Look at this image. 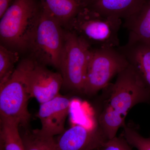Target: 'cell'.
<instances>
[{
  "instance_id": "cell-1",
  "label": "cell",
  "mask_w": 150,
  "mask_h": 150,
  "mask_svg": "<svg viewBox=\"0 0 150 150\" xmlns=\"http://www.w3.org/2000/svg\"><path fill=\"white\" fill-rule=\"evenodd\" d=\"M98 110V126L108 140L116 137L126 125L129 111L137 104L150 102V91L131 65L119 73L113 83L103 89Z\"/></svg>"
},
{
  "instance_id": "cell-2",
  "label": "cell",
  "mask_w": 150,
  "mask_h": 150,
  "mask_svg": "<svg viewBox=\"0 0 150 150\" xmlns=\"http://www.w3.org/2000/svg\"><path fill=\"white\" fill-rule=\"evenodd\" d=\"M40 14L33 0H14L1 17V44L16 51L28 48Z\"/></svg>"
},
{
  "instance_id": "cell-3",
  "label": "cell",
  "mask_w": 150,
  "mask_h": 150,
  "mask_svg": "<svg viewBox=\"0 0 150 150\" xmlns=\"http://www.w3.org/2000/svg\"><path fill=\"white\" fill-rule=\"evenodd\" d=\"M122 19L101 14L85 6L67 26L96 48H118L119 47V30Z\"/></svg>"
},
{
  "instance_id": "cell-4",
  "label": "cell",
  "mask_w": 150,
  "mask_h": 150,
  "mask_svg": "<svg viewBox=\"0 0 150 150\" xmlns=\"http://www.w3.org/2000/svg\"><path fill=\"white\" fill-rule=\"evenodd\" d=\"M33 60L25 59L19 64L12 74L0 85V115L18 121L20 126H28L31 115L28 109L30 98L27 84L28 71Z\"/></svg>"
},
{
  "instance_id": "cell-5",
  "label": "cell",
  "mask_w": 150,
  "mask_h": 150,
  "mask_svg": "<svg viewBox=\"0 0 150 150\" xmlns=\"http://www.w3.org/2000/svg\"><path fill=\"white\" fill-rule=\"evenodd\" d=\"M62 26L42 10L28 48L35 62L59 69L64 43L65 30Z\"/></svg>"
},
{
  "instance_id": "cell-6",
  "label": "cell",
  "mask_w": 150,
  "mask_h": 150,
  "mask_svg": "<svg viewBox=\"0 0 150 150\" xmlns=\"http://www.w3.org/2000/svg\"><path fill=\"white\" fill-rule=\"evenodd\" d=\"M124 54L118 48H91L88 63L83 93L94 95L109 83L129 66Z\"/></svg>"
},
{
  "instance_id": "cell-7",
  "label": "cell",
  "mask_w": 150,
  "mask_h": 150,
  "mask_svg": "<svg viewBox=\"0 0 150 150\" xmlns=\"http://www.w3.org/2000/svg\"><path fill=\"white\" fill-rule=\"evenodd\" d=\"M91 47L76 34L65 30L64 43L59 69L67 88L83 93Z\"/></svg>"
},
{
  "instance_id": "cell-8",
  "label": "cell",
  "mask_w": 150,
  "mask_h": 150,
  "mask_svg": "<svg viewBox=\"0 0 150 150\" xmlns=\"http://www.w3.org/2000/svg\"><path fill=\"white\" fill-rule=\"evenodd\" d=\"M64 81L60 73L48 70L43 65L33 60L28 71L27 84L31 98L40 104L59 95Z\"/></svg>"
},
{
  "instance_id": "cell-9",
  "label": "cell",
  "mask_w": 150,
  "mask_h": 150,
  "mask_svg": "<svg viewBox=\"0 0 150 150\" xmlns=\"http://www.w3.org/2000/svg\"><path fill=\"white\" fill-rule=\"evenodd\" d=\"M70 105V100L60 94L40 104L37 117L41 123V128L39 129L40 133L54 137L62 134L65 131Z\"/></svg>"
},
{
  "instance_id": "cell-10",
  "label": "cell",
  "mask_w": 150,
  "mask_h": 150,
  "mask_svg": "<svg viewBox=\"0 0 150 150\" xmlns=\"http://www.w3.org/2000/svg\"><path fill=\"white\" fill-rule=\"evenodd\" d=\"M108 139L100 128L76 125L65 130L56 139L58 150H97Z\"/></svg>"
},
{
  "instance_id": "cell-11",
  "label": "cell",
  "mask_w": 150,
  "mask_h": 150,
  "mask_svg": "<svg viewBox=\"0 0 150 150\" xmlns=\"http://www.w3.org/2000/svg\"><path fill=\"white\" fill-rule=\"evenodd\" d=\"M118 48L150 91V43H127Z\"/></svg>"
},
{
  "instance_id": "cell-12",
  "label": "cell",
  "mask_w": 150,
  "mask_h": 150,
  "mask_svg": "<svg viewBox=\"0 0 150 150\" xmlns=\"http://www.w3.org/2000/svg\"><path fill=\"white\" fill-rule=\"evenodd\" d=\"M124 20V26L129 32L127 43H150V0Z\"/></svg>"
},
{
  "instance_id": "cell-13",
  "label": "cell",
  "mask_w": 150,
  "mask_h": 150,
  "mask_svg": "<svg viewBox=\"0 0 150 150\" xmlns=\"http://www.w3.org/2000/svg\"><path fill=\"white\" fill-rule=\"evenodd\" d=\"M146 0H89L86 6L104 15L124 19L138 10Z\"/></svg>"
},
{
  "instance_id": "cell-14",
  "label": "cell",
  "mask_w": 150,
  "mask_h": 150,
  "mask_svg": "<svg viewBox=\"0 0 150 150\" xmlns=\"http://www.w3.org/2000/svg\"><path fill=\"white\" fill-rule=\"evenodd\" d=\"M42 10L68 26L85 5L81 0H40Z\"/></svg>"
},
{
  "instance_id": "cell-15",
  "label": "cell",
  "mask_w": 150,
  "mask_h": 150,
  "mask_svg": "<svg viewBox=\"0 0 150 150\" xmlns=\"http://www.w3.org/2000/svg\"><path fill=\"white\" fill-rule=\"evenodd\" d=\"M0 118L1 150H25L18 121L4 116Z\"/></svg>"
},
{
  "instance_id": "cell-16",
  "label": "cell",
  "mask_w": 150,
  "mask_h": 150,
  "mask_svg": "<svg viewBox=\"0 0 150 150\" xmlns=\"http://www.w3.org/2000/svg\"><path fill=\"white\" fill-rule=\"evenodd\" d=\"M21 135L25 150H58L55 138L43 135L39 129L25 130Z\"/></svg>"
},
{
  "instance_id": "cell-17",
  "label": "cell",
  "mask_w": 150,
  "mask_h": 150,
  "mask_svg": "<svg viewBox=\"0 0 150 150\" xmlns=\"http://www.w3.org/2000/svg\"><path fill=\"white\" fill-rule=\"evenodd\" d=\"M17 51L1 44L0 46V85L4 83L10 77L15 69L16 64L18 61Z\"/></svg>"
},
{
  "instance_id": "cell-18",
  "label": "cell",
  "mask_w": 150,
  "mask_h": 150,
  "mask_svg": "<svg viewBox=\"0 0 150 150\" xmlns=\"http://www.w3.org/2000/svg\"><path fill=\"white\" fill-rule=\"evenodd\" d=\"M122 136L131 146L137 150H150V138L142 137L133 126L126 124Z\"/></svg>"
},
{
  "instance_id": "cell-19",
  "label": "cell",
  "mask_w": 150,
  "mask_h": 150,
  "mask_svg": "<svg viewBox=\"0 0 150 150\" xmlns=\"http://www.w3.org/2000/svg\"><path fill=\"white\" fill-rule=\"evenodd\" d=\"M131 147L121 135L108 140L97 150H132Z\"/></svg>"
},
{
  "instance_id": "cell-20",
  "label": "cell",
  "mask_w": 150,
  "mask_h": 150,
  "mask_svg": "<svg viewBox=\"0 0 150 150\" xmlns=\"http://www.w3.org/2000/svg\"><path fill=\"white\" fill-rule=\"evenodd\" d=\"M14 0H0V18L8 8Z\"/></svg>"
},
{
  "instance_id": "cell-21",
  "label": "cell",
  "mask_w": 150,
  "mask_h": 150,
  "mask_svg": "<svg viewBox=\"0 0 150 150\" xmlns=\"http://www.w3.org/2000/svg\"><path fill=\"white\" fill-rule=\"evenodd\" d=\"M83 2L84 4L85 5V6L87 4L88 2V1L89 0H81Z\"/></svg>"
}]
</instances>
